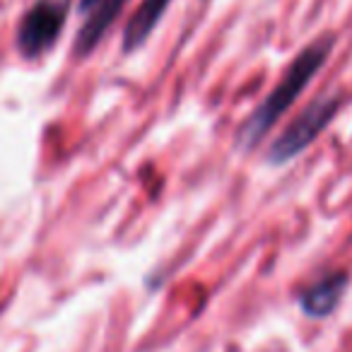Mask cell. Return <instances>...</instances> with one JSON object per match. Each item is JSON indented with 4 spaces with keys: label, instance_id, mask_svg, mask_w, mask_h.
<instances>
[{
    "label": "cell",
    "instance_id": "1",
    "mask_svg": "<svg viewBox=\"0 0 352 352\" xmlns=\"http://www.w3.org/2000/svg\"><path fill=\"white\" fill-rule=\"evenodd\" d=\"M336 49V34H321L311 41L309 46H304L297 54V58L287 65L285 75L280 78V82L270 89V94L249 113L244 123L239 128V145L244 150H251L256 147L268 131L285 116L289 107L299 99V94L307 89V85L316 78L318 70L326 65L328 56Z\"/></svg>",
    "mask_w": 352,
    "mask_h": 352
},
{
    "label": "cell",
    "instance_id": "2",
    "mask_svg": "<svg viewBox=\"0 0 352 352\" xmlns=\"http://www.w3.org/2000/svg\"><path fill=\"white\" fill-rule=\"evenodd\" d=\"M342 104L340 94H321L314 102H309L297 116L292 118L287 128L273 140L268 150L270 164H287L297 155H302L318 135L328 128L333 116Z\"/></svg>",
    "mask_w": 352,
    "mask_h": 352
},
{
    "label": "cell",
    "instance_id": "3",
    "mask_svg": "<svg viewBox=\"0 0 352 352\" xmlns=\"http://www.w3.org/2000/svg\"><path fill=\"white\" fill-rule=\"evenodd\" d=\"M73 0H36L17 27V51L25 58H39L58 41Z\"/></svg>",
    "mask_w": 352,
    "mask_h": 352
},
{
    "label": "cell",
    "instance_id": "4",
    "mask_svg": "<svg viewBox=\"0 0 352 352\" xmlns=\"http://www.w3.org/2000/svg\"><path fill=\"white\" fill-rule=\"evenodd\" d=\"M128 0H80L78 10L82 17V25L75 36L73 54L78 58H87L107 36L116 17L123 12Z\"/></svg>",
    "mask_w": 352,
    "mask_h": 352
},
{
    "label": "cell",
    "instance_id": "5",
    "mask_svg": "<svg viewBox=\"0 0 352 352\" xmlns=\"http://www.w3.org/2000/svg\"><path fill=\"white\" fill-rule=\"evenodd\" d=\"M347 287H350V278L347 273H331L326 278L316 280L309 285L299 297V309L311 318H326L340 307L342 297H345Z\"/></svg>",
    "mask_w": 352,
    "mask_h": 352
},
{
    "label": "cell",
    "instance_id": "6",
    "mask_svg": "<svg viewBox=\"0 0 352 352\" xmlns=\"http://www.w3.org/2000/svg\"><path fill=\"white\" fill-rule=\"evenodd\" d=\"M169 3L171 0H142L140 6H138V10L133 12L126 30H123V51L126 54H131V51L140 49L145 44L147 36L152 34V30L160 25Z\"/></svg>",
    "mask_w": 352,
    "mask_h": 352
}]
</instances>
